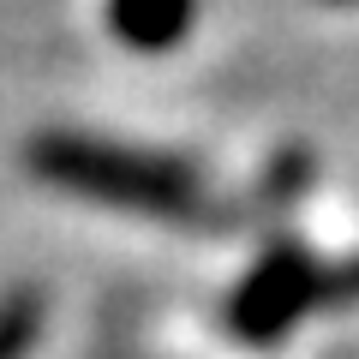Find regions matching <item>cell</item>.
<instances>
[{
    "label": "cell",
    "instance_id": "cell-1",
    "mask_svg": "<svg viewBox=\"0 0 359 359\" xmlns=\"http://www.w3.org/2000/svg\"><path fill=\"white\" fill-rule=\"evenodd\" d=\"M25 162L36 180L84 198V204L120 210V216L180 222V228H228L233 222L216 186L192 162L162 150H138V144L96 138V132H36L25 144Z\"/></svg>",
    "mask_w": 359,
    "mask_h": 359
},
{
    "label": "cell",
    "instance_id": "cell-2",
    "mask_svg": "<svg viewBox=\"0 0 359 359\" xmlns=\"http://www.w3.org/2000/svg\"><path fill=\"white\" fill-rule=\"evenodd\" d=\"M330 306H359V257L318 264L306 245L276 240L240 276V287L228 299V330L252 347H269L294 323H306L311 311H330Z\"/></svg>",
    "mask_w": 359,
    "mask_h": 359
},
{
    "label": "cell",
    "instance_id": "cell-3",
    "mask_svg": "<svg viewBox=\"0 0 359 359\" xmlns=\"http://www.w3.org/2000/svg\"><path fill=\"white\" fill-rule=\"evenodd\" d=\"M198 25V0H108V30L138 54H168Z\"/></svg>",
    "mask_w": 359,
    "mask_h": 359
},
{
    "label": "cell",
    "instance_id": "cell-4",
    "mask_svg": "<svg viewBox=\"0 0 359 359\" xmlns=\"http://www.w3.org/2000/svg\"><path fill=\"white\" fill-rule=\"evenodd\" d=\"M42 318H48V306H42V294H13L6 306H0V359H30V347H36L42 335Z\"/></svg>",
    "mask_w": 359,
    "mask_h": 359
}]
</instances>
